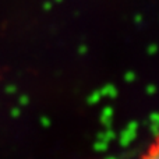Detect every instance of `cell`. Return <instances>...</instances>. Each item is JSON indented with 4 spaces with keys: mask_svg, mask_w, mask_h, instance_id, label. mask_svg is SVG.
<instances>
[{
    "mask_svg": "<svg viewBox=\"0 0 159 159\" xmlns=\"http://www.w3.org/2000/svg\"><path fill=\"white\" fill-rule=\"evenodd\" d=\"M143 159H158V151H157V147H152L151 148V151L148 152V154L145 155Z\"/></svg>",
    "mask_w": 159,
    "mask_h": 159,
    "instance_id": "6da1fadb",
    "label": "cell"
}]
</instances>
